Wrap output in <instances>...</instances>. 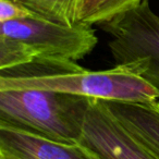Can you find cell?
Segmentation results:
<instances>
[{"mask_svg":"<svg viewBox=\"0 0 159 159\" xmlns=\"http://www.w3.org/2000/svg\"><path fill=\"white\" fill-rule=\"evenodd\" d=\"M0 148L21 159H102L80 143L56 142L0 123Z\"/></svg>","mask_w":159,"mask_h":159,"instance_id":"6","label":"cell"},{"mask_svg":"<svg viewBox=\"0 0 159 159\" xmlns=\"http://www.w3.org/2000/svg\"><path fill=\"white\" fill-rule=\"evenodd\" d=\"M79 143L102 159H158L98 99H92Z\"/></svg>","mask_w":159,"mask_h":159,"instance_id":"5","label":"cell"},{"mask_svg":"<svg viewBox=\"0 0 159 159\" xmlns=\"http://www.w3.org/2000/svg\"><path fill=\"white\" fill-rule=\"evenodd\" d=\"M143 1L144 0H84L80 14V22L89 25H99L133 9Z\"/></svg>","mask_w":159,"mask_h":159,"instance_id":"9","label":"cell"},{"mask_svg":"<svg viewBox=\"0 0 159 159\" xmlns=\"http://www.w3.org/2000/svg\"><path fill=\"white\" fill-rule=\"evenodd\" d=\"M99 26L109 37L116 66L136 73L159 92V16L149 0Z\"/></svg>","mask_w":159,"mask_h":159,"instance_id":"4","label":"cell"},{"mask_svg":"<svg viewBox=\"0 0 159 159\" xmlns=\"http://www.w3.org/2000/svg\"><path fill=\"white\" fill-rule=\"evenodd\" d=\"M39 16L61 23L75 24L80 22V14L84 0H16Z\"/></svg>","mask_w":159,"mask_h":159,"instance_id":"8","label":"cell"},{"mask_svg":"<svg viewBox=\"0 0 159 159\" xmlns=\"http://www.w3.org/2000/svg\"><path fill=\"white\" fill-rule=\"evenodd\" d=\"M8 89L51 91L102 102H150L159 100V92L150 83L122 66L100 71L83 69L45 76H0V91Z\"/></svg>","mask_w":159,"mask_h":159,"instance_id":"2","label":"cell"},{"mask_svg":"<svg viewBox=\"0 0 159 159\" xmlns=\"http://www.w3.org/2000/svg\"><path fill=\"white\" fill-rule=\"evenodd\" d=\"M38 16V14L16 0H0V23Z\"/></svg>","mask_w":159,"mask_h":159,"instance_id":"10","label":"cell"},{"mask_svg":"<svg viewBox=\"0 0 159 159\" xmlns=\"http://www.w3.org/2000/svg\"><path fill=\"white\" fill-rule=\"evenodd\" d=\"M0 36L11 40L23 66L36 60L76 62L89 55L98 43L87 23L68 25L42 16L0 23Z\"/></svg>","mask_w":159,"mask_h":159,"instance_id":"3","label":"cell"},{"mask_svg":"<svg viewBox=\"0 0 159 159\" xmlns=\"http://www.w3.org/2000/svg\"><path fill=\"white\" fill-rule=\"evenodd\" d=\"M0 159H21V158L14 156L13 154L3 149V148H0Z\"/></svg>","mask_w":159,"mask_h":159,"instance_id":"11","label":"cell"},{"mask_svg":"<svg viewBox=\"0 0 159 159\" xmlns=\"http://www.w3.org/2000/svg\"><path fill=\"white\" fill-rule=\"evenodd\" d=\"M104 102L128 132L159 159V100Z\"/></svg>","mask_w":159,"mask_h":159,"instance_id":"7","label":"cell"},{"mask_svg":"<svg viewBox=\"0 0 159 159\" xmlns=\"http://www.w3.org/2000/svg\"><path fill=\"white\" fill-rule=\"evenodd\" d=\"M91 102V98L51 91H0V123L56 142L76 144Z\"/></svg>","mask_w":159,"mask_h":159,"instance_id":"1","label":"cell"}]
</instances>
